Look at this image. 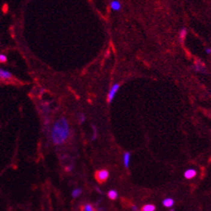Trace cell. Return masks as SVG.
Segmentation results:
<instances>
[{
    "label": "cell",
    "instance_id": "21",
    "mask_svg": "<svg viewBox=\"0 0 211 211\" xmlns=\"http://www.w3.org/2000/svg\"><path fill=\"white\" fill-rule=\"evenodd\" d=\"M205 52H206V54H211V48L210 47H209V48H206Z\"/></svg>",
    "mask_w": 211,
    "mask_h": 211
},
{
    "label": "cell",
    "instance_id": "3",
    "mask_svg": "<svg viewBox=\"0 0 211 211\" xmlns=\"http://www.w3.org/2000/svg\"><path fill=\"white\" fill-rule=\"evenodd\" d=\"M119 89H120V84L115 83L114 84H112V86L109 90L108 95H107V101H108L109 103L112 102V101L114 100L115 95H116V93L119 90Z\"/></svg>",
    "mask_w": 211,
    "mask_h": 211
},
{
    "label": "cell",
    "instance_id": "17",
    "mask_svg": "<svg viewBox=\"0 0 211 211\" xmlns=\"http://www.w3.org/2000/svg\"><path fill=\"white\" fill-rule=\"evenodd\" d=\"M7 61V57L5 54H0V63H5Z\"/></svg>",
    "mask_w": 211,
    "mask_h": 211
},
{
    "label": "cell",
    "instance_id": "18",
    "mask_svg": "<svg viewBox=\"0 0 211 211\" xmlns=\"http://www.w3.org/2000/svg\"><path fill=\"white\" fill-rule=\"evenodd\" d=\"M84 211H95L94 210V209H93V207L90 204L85 205V206L84 207Z\"/></svg>",
    "mask_w": 211,
    "mask_h": 211
},
{
    "label": "cell",
    "instance_id": "22",
    "mask_svg": "<svg viewBox=\"0 0 211 211\" xmlns=\"http://www.w3.org/2000/svg\"><path fill=\"white\" fill-rule=\"evenodd\" d=\"M170 211H174V209H170Z\"/></svg>",
    "mask_w": 211,
    "mask_h": 211
},
{
    "label": "cell",
    "instance_id": "7",
    "mask_svg": "<svg viewBox=\"0 0 211 211\" xmlns=\"http://www.w3.org/2000/svg\"><path fill=\"white\" fill-rule=\"evenodd\" d=\"M193 68H194V70L196 71V72H203V73L206 72V68L204 67L203 64L202 62H200V61L197 62Z\"/></svg>",
    "mask_w": 211,
    "mask_h": 211
},
{
    "label": "cell",
    "instance_id": "20",
    "mask_svg": "<svg viewBox=\"0 0 211 211\" xmlns=\"http://www.w3.org/2000/svg\"><path fill=\"white\" fill-rule=\"evenodd\" d=\"M73 166L72 165V166H69V167H66V172H72V170H73Z\"/></svg>",
    "mask_w": 211,
    "mask_h": 211
},
{
    "label": "cell",
    "instance_id": "14",
    "mask_svg": "<svg viewBox=\"0 0 211 211\" xmlns=\"http://www.w3.org/2000/svg\"><path fill=\"white\" fill-rule=\"evenodd\" d=\"M81 194H82L81 189H75V190H73V191L72 193V197L76 198V197H78Z\"/></svg>",
    "mask_w": 211,
    "mask_h": 211
},
{
    "label": "cell",
    "instance_id": "11",
    "mask_svg": "<svg viewBox=\"0 0 211 211\" xmlns=\"http://www.w3.org/2000/svg\"><path fill=\"white\" fill-rule=\"evenodd\" d=\"M108 197H109V198L111 199V200H115V199L117 198V197H118L117 191H115V190H110V191L108 192Z\"/></svg>",
    "mask_w": 211,
    "mask_h": 211
},
{
    "label": "cell",
    "instance_id": "9",
    "mask_svg": "<svg viewBox=\"0 0 211 211\" xmlns=\"http://www.w3.org/2000/svg\"><path fill=\"white\" fill-rule=\"evenodd\" d=\"M162 203H163V205L166 207V208H173V205H174V200H173V198H170V197H168V198H166L163 202H162Z\"/></svg>",
    "mask_w": 211,
    "mask_h": 211
},
{
    "label": "cell",
    "instance_id": "6",
    "mask_svg": "<svg viewBox=\"0 0 211 211\" xmlns=\"http://www.w3.org/2000/svg\"><path fill=\"white\" fill-rule=\"evenodd\" d=\"M184 176H185V178L186 179H194L197 176V171L195 169H188L185 172Z\"/></svg>",
    "mask_w": 211,
    "mask_h": 211
},
{
    "label": "cell",
    "instance_id": "1",
    "mask_svg": "<svg viewBox=\"0 0 211 211\" xmlns=\"http://www.w3.org/2000/svg\"><path fill=\"white\" fill-rule=\"evenodd\" d=\"M71 129L67 119L62 116L53 124L51 129L52 142L55 146L63 145L70 136Z\"/></svg>",
    "mask_w": 211,
    "mask_h": 211
},
{
    "label": "cell",
    "instance_id": "23",
    "mask_svg": "<svg viewBox=\"0 0 211 211\" xmlns=\"http://www.w3.org/2000/svg\"><path fill=\"white\" fill-rule=\"evenodd\" d=\"M136 211H141V210H139V209H137V210H136Z\"/></svg>",
    "mask_w": 211,
    "mask_h": 211
},
{
    "label": "cell",
    "instance_id": "16",
    "mask_svg": "<svg viewBox=\"0 0 211 211\" xmlns=\"http://www.w3.org/2000/svg\"><path fill=\"white\" fill-rule=\"evenodd\" d=\"M78 120H79L80 123H83L86 120V116H85V115L84 113H81V114H79V115H78Z\"/></svg>",
    "mask_w": 211,
    "mask_h": 211
},
{
    "label": "cell",
    "instance_id": "8",
    "mask_svg": "<svg viewBox=\"0 0 211 211\" xmlns=\"http://www.w3.org/2000/svg\"><path fill=\"white\" fill-rule=\"evenodd\" d=\"M130 153L126 152L123 154V164H124V167L126 168L129 167V161H130Z\"/></svg>",
    "mask_w": 211,
    "mask_h": 211
},
{
    "label": "cell",
    "instance_id": "2",
    "mask_svg": "<svg viewBox=\"0 0 211 211\" xmlns=\"http://www.w3.org/2000/svg\"><path fill=\"white\" fill-rule=\"evenodd\" d=\"M109 173L108 170H106V169H102V170L96 171L95 173V179L97 181V183L100 185L105 183L109 179Z\"/></svg>",
    "mask_w": 211,
    "mask_h": 211
},
{
    "label": "cell",
    "instance_id": "15",
    "mask_svg": "<svg viewBox=\"0 0 211 211\" xmlns=\"http://www.w3.org/2000/svg\"><path fill=\"white\" fill-rule=\"evenodd\" d=\"M91 128H93V136H92L91 140H92V141H95V140H96V136H97V129H96V128L94 126V125H92V126H91Z\"/></svg>",
    "mask_w": 211,
    "mask_h": 211
},
{
    "label": "cell",
    "instance_id": "24",
    "mask_svg": "<svg viewBox=\"0 0 211 211\" xmlns=\"http://www.w3.org/2000/svg\"><path fill=\"white\" fill-rule=\"evenodd\" d=\"M210 160H211V159H210Z\"/></svg>",
    "mask_w": 211,
    "mask_h": 211
},
{
    "label": "cell",
    "instance_id": "4",
    "mask_svg": "<svg viewBox=\"0 0 211 211\" xmlns=\"http://www.w3.org/2000/svg\"><path fill=\"white\" fill-rule=\"evenodd\" d=\"M11 78H12L11 72H10L9 71L0 68V79H2V80H9Z\"/></svg>",
    "mask_w": 211,
    "mask_h": 211
},
{
    "label": "cell",
    "instance_id": "12",
    "mask_svg": "<svg viewBox=\"0 0 211 211\" xmlns=\"http://www.w3.org/2000/svg\"><path fill=\"white\" fill-rule=\"evenodd\" d=\"M156 208L154 204H146L144 205L141 209V211H155Z\"/></svg>",
    "mask_w": 211,
    "mask_h": 211
},
{
    "label": "cell",
    "instance_id": "13",
    "mask_svg": "<svg viewBox=\"0 0 211 211\" xmlns=\"http://www.w3.org/2000/svg\"><path fill=\"white\" fill-rule=\"evenodd\" d=\"M41 111L42 113L45 114V115H47L49 112H50V107L48 104H46V103H43L41 105Z\"/></svg>",
    "mask_w": 211,
    "mask_h": 211
},
{
    "label": "cell",
    "instance_id": "10",
    "mask_svg": "<svg viewBox=\"0 0 211 211\" xmlns=\"http://www.w3.org/2000/svg\"><path fill=\"white\" fill-rule=\"evenodd\" d=\"M186 35H187V29H186L185 28H183L180 31H179V39H180V41H182V42H184V41L185 40V37H186Z\"/></svg>",
    "mask_w": 211,
    "mask_h": 211
},
{
    "label": "cell",
    "instance_id": "5",
    "mask_svg": "<svg viewBox=\"0 0 211 211\" xmlns=\"http://www.w3.org/2000/svg\"><path fill=\"white\" fill-rule=\"evenodd\" d=\"M110 8L114 11H119L121 10V8H122V5H121L120 1H118V0H111Z\"/></svg>",
    "mask_w": 211,
    "mask_h": 211
},
{
    "label": "cell",
    "instance_id": "19",
    "mask_svg": "<svg viewBox=\"0 0 211 211\" xmlns=\"http://www.w3.org/2000/svg\"><path fill=\"white\" fill-rule=\"evenodd\" d=\"M49 122H50V120H49V118L46 115V117H45V119H44V124H45V126H47L48 124H49Z\"/></svg>",
    "mask_w": 211,
    "mask_h": 211
}]
</instances>
